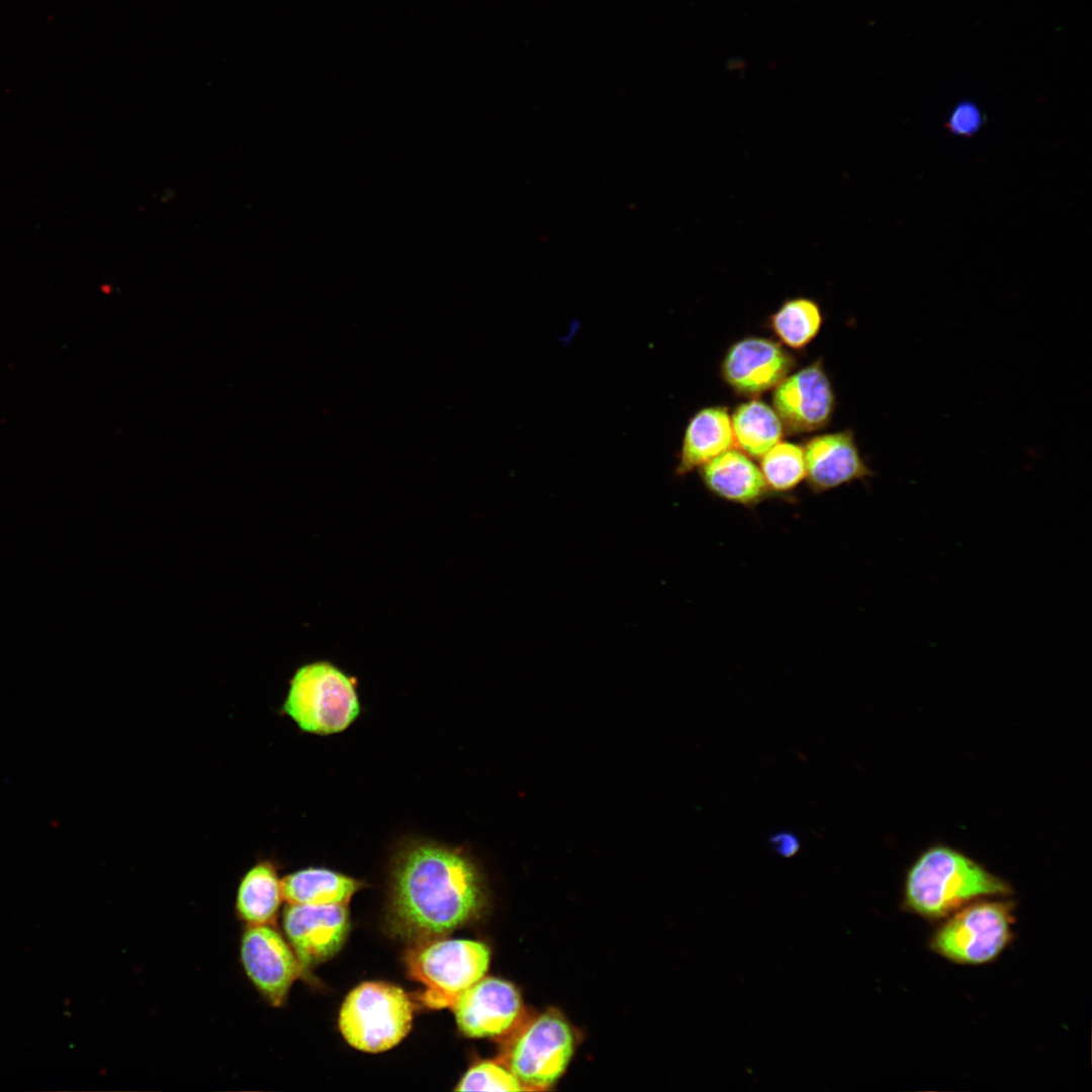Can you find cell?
<instances>
[{
	"label": "cell",
	"mask_w": 1092,
	"mask_h": 1092,
	"mask_svg": "<svg viewBox=\"0 0 1092 1092\" xmlns=\"http://www.w3.org/2000/svg\"><path fill=\"white\" fill-rule=\"evenodd\" d=\"M482 901L478 872L460 851L418 842L397 856L389 922L400 936L419 943L450 933L471 920Z\"/></svg>",
	"instance_id": "6da1fadb"
},
{
	"label": "cell",
	"mask_w": 1092,
	"mask_h": 1092,
	"mask_svg": "<svg viewBox=\"0 0 1092 1092\" xmlns=\"http://www.w3.org/2000/svg\"><path fill=\"white\" fill-rule=\"evenodd\" d=\"M1011 892L1008 883L944 844L926 848L909 868L905 880L906 905L931 918L942 917L978 897Z\"/></svg>",
	"instance_id": "7a4b0ae2"
},
{
	"label": "cell",
	"mask_w": 1092,
	"mask_h": 1092,
	"mask_svg": "<svg viewBox=\"0 0 1092 1092\" xmlns=\"http://www.w3.org/2000/svg\"><path fill=\"white\" fill-rule=\"evenodd\" d=\"M490 951L482 942L440 939L419 942L405 954L410 978L421 983L419 998L432 1009L452 1008L458 996L483 978Z\"/></svg>",
	"instance_id": "3957f363"
},
{
	"label": "cell",
	"mask_w": 1092,
	"mask_h": 1092,
	"mask_svg": "<svg viewBox=\"0 0 1092 1092\" xmlns=\"http://www.w3.org/2000/svg\"><path fill=\"white\" fill-rule=\"evenodd\" d=\"M283 711L305 732H341L360 712L354 679L330 662L303 665L291 679Z\"/></svg>",
	"instance_id": "277c9868"
},
{
	"label": "cell",
	"mask_w": 1092,
	"mask_h": 1092,
	"mask_svg": "<svg viewBox=\"0 0 1092 1092\" xmlns=\"http://www.w3.org/2000/svg\"><path fill=\"white\" fill-rule=\"evenodd\" d=\"M414 1005L399 987L385 982H365L346 997L339 1027L353 1048L379 1053L396 1045L411 1030Z\"/></svg>",
	"instance_id": "5b68a950"
},
{
	"label": "cell",
	"mask_w": 1092,
	"mask_h": 1092,
	"mask_svg": "<svg viewBox=\"0 0 1092 1092\" xmlns=\"http://www.w3.org/2000/svg\"><path fill=\"white\" fill-rule=\"evenodd\" d=\"M573 1045L567 1022L557 1013L547 1012L518 1032L503 1061L525 1090L547 1089L565 1071Z\"/></svg>",
	"instance_id": "8992f818"
},
{
	"label": "cell",
	"mask_w": 1092,
	"mask_h": 1092,
	"mask_svg": "<svg viewBox=\"0 0 1092 1092\" xmlns=\"http://www.w3.org/2000/svg\"><path fill=\"white\" fill-rule=\"evenodd\" d=\"M1010 906L988 901L962 909L936 931L931 941L933 949L960 964L991 962L1010 941Z\"/></svg>",
	"instance_id": "52a82bcc"
},
{
	"label": "cell",
	"mask_w": 1092,
	"mask_h": 1092,
	"mask_svg": "<svg viewBox=\"0 0 1092 1092\" xmlns=\"http://www.w3.org/2000/svg\"><path fill=\"white\" fill-rule=\"evenodd\" d=\"M240 959L252 985L275 1007L284 1004L291 985L303 970L293 949L268 924L246 926Z\"/></svg>",
	"instance_id": "ba28073f"
},
{
	"label": "cell",
	"mask_w": 1092,
	"mask_h": 1092,
	"mask_svg": "<svg viewBox=\"0 0 1092 1092\" xmlns=\"http://www.w3.org/2000/svg\"><path fill=\"white\" fill-rule=\"evenodd\" d=\"M283 928L302 968L315 966L343 946L350 929L347 906L288 904Z\"/></svg>",
	"instance_id": "9c48e42d"
},
{
	"label": "cell",
	"mask_w": 1092,
	"mask_h": 1092,
	"mask_svg": "<svg viewBox=\"0 0 1092 1092\" xmlns=\"http://www.w3.org/2000/svg\"><path fill=\"white\" fill-rule=\"evenodd\" d=\"M772 404L790 433L825 427L833 413L834 393L821 363L816 361L785 377L776 386Z\"/></svg>",
	"instance_id": "30bf717a"
},
{
	"label": "cell",
	"mask_w": 1092,
	"mask_h": 1092,
	"mask_svg": "<svg viewBox=\"0 0 1092 1092\" xmlns=\"http://www.w3.org/2000/svg\"><path fill=\"white\" fill-rule=\"evenodd\" d=\"M451 1009L463 1034L488 1037L506 1033L516 1024L522 1001L511 983L481 978L458 996Z\"/></svg>",
	"instance_id": "8fae6325"
},
{
	"label": "cell",
	"mask_w": 1092,
	"mask_h": 1092,
	"mask_svg": "<svg viewBox=\"0 0 1092 1092\" xmlns=\"http://www.w3.org/2000/svg\"><path fill=\"white\" fill-rule=\"evenodd\" d=\"M794 359L771 340L749 337L734 343L722 362V376L738 394L755 396L788 376Z\"/></svg>",
	"instance_id": "7c38bea8"
},
{
	"label": "cell",
	"mask_w": 1092,
	"mask_h": 1092,
	"mask_svg": "<svg viewBox=\"0 0 1092 1092\" xmlns=\"http://www.w3.org/2000/svg\"><path fill=\"white\" fill-rule=\"evenodd\" d=\"M806 479L815 493H821L874 475L861 457L853 434L846 430L811 439L804 448Z\"/></svg>",
	"instance_id": "4fadbf2b"
},
{
	"label": "cell",
	"mask_w": 1092,
	"mask_h": 1092,
	"mask_svg": "<svg viewBox=\"0 0 1092 1092\" xmlns=\"http://www.w3.org/2000/svg\"><path fill=\"white\" fill-rule=\"evenodd\" d=\"M700 476L712 494L747 509L755 508L771 493L755 463L733 448L702 465Z\"/></svg>",
	"instance_id": "5bb4252c"
},
{
	"label": "cell",
	"mask_w": 1092,
	"mask_h": 1092,
	"mask_svg": "<svg viewBox=\"0 0 1092 1092\" xmlns=\"http://www.w3.org/2000/svg\"><path fill=\"white\" fill-rule=\"evenodd\" d=\"M731 418L725 407L709 406L697 412L686 428L678 463V475L689 473L733 448Z\"/></svg>",
	"instance_id": "9a60e30c"
},
{
	"label": "cell",
	"mask_w": 1092,
	"mask_h": 1092,
	"mask_svg": "<svg viewBox=\"0 0 1092 1092\" xmlns=\"http://www.w3.org/2000/svg\"><path fill=\"white\" fill-rule=\"evenodd\" d=\"M362 884L326 869L309 868L281 880L283 900L295 905L347 906Z\"/></svg>",
	"instance_id": "2e32d148"
},
{
	"label": "cell",
	"mask_w": 1092,
	"mask_h": 1092,
	"mask_svg": "<svg viewBox=\"0 0 1092 1092\" xmlns=\"http://www.w3.org/2000/svg\"><path fill=\"white\" fill-rule=\"evenodd\" d=\"M283 900L281 880L269 861L254 864L242 878L236 896V913L247 925L276 921Z\"/></svg>",
	"instance_id": "e0dca14e"
},
{
	"label": "cell",
	"mask_w": 1092,
	"mask_h": 1092,
	"mask_svg": "<svg viewBox=\"0 0 1092 1092\" xmlns=\"http://www.w3.org/2000/svg\"><path fill=\"white\" fill-rule=\"evenodd\" d=\"M731 424L734 442L753 458H760L783 436L784 426L776 411L757 399L741 403L735 410Z\"/></svg>",
	"instance_id": "ac0fdd59"
},
{
	"label": "cell",
	"mask_w": 1092,
	"mask_h": 1092,
	"mask_svg": "<svg viewBox=\"0 0 1092 1092\" xmlns=\"http://www.w3.org/2000/svg\"><path fill=\"white\" fill-rule=\"evenodd\" d=\"M822 314L818 304L809 298L798 297L785 301L771 315L770 326L788 347L800 349L818 334Z\"/></svg>",
	"instance_id": "d6986e66"
},
{
	"label": "cell",
	"mask_w": 1092,
	"mask_h": 1092,
	"mask_svg": "<svg viewBox=\"0 0 1092 1092\" xmlns=\"http://www.w3.org/2000/svg\"><path fill=\"white\" fill-rule=\"evenodd\" d=\"M759 469L771 492L788 493L806 477L804 448L780 441L760 457Z\"/></svg>",
	"instance_id": "ffe728a7"
},
{
	"label": "cell",
	"mask_w": 1092,
	"mask_h": 1092,
	"mask_svg": "<svg viewBox=\"0 0 1092 1092\" xmlns=\"http://www.w3.org/2000/svg\"><path fill=\"white\" fill-rule=\"evenodd\" d=\"M458 1091H521L518 1078L496 1062H481L472 1067L455 1088Z\"/></svg>",
	"instance_id": "44dd1931"
},
{
	"label": "cell",
	"mask_w": 1092,
	"mask_h": 1092,
	"mask_svg": "<svg viewBox=\"0 0 1092 1092\" xmlns=\"http://www.w3.org/2000/svg\"><path fill=\"white\" fill-rule=\"evenodd\" d=\"M982 116L979 108L971 102H962L952 110L948 127L958 134L969 135L979 129Z\"/></svg>",
	"instance_id": "7402d4cb"
},
{
	"label": "cell",
	"mask_w": 1092,
	"mask_h": 1092,
	"mask_svg": "<svg viewBox=\"0 0 1092 1092\" xmlns=\"http://www.w3.org/2000/svg\"><path fill=\"white\" fill-rule=\"evenodd\" d=\"M768 841L771 848L783 857H792L800 849V841L793 832H777L769 837Z\"/></svg>",
	"instance_id": "603a6c76"
}]
</instances>
